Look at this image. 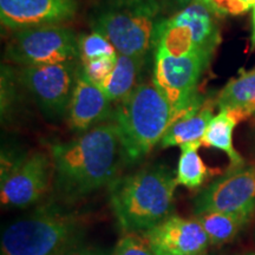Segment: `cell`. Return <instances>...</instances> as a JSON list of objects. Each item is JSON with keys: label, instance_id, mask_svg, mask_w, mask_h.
Instances as JSON below:
<instances>
[{"label": "cell", "instance_id": "7c38bea8", "mask_svg": "<svg viewBox=\"0 0 255 255\" xmlns=\"http://www.w3.org/2000/svg\"><path fill=\"white\" fill-rule=\"evenodd\" d=\"M142 235L155 255H202L212 245L196 218L170 215Z\"/></svg>", "mask_w": 255, "mask_h": 255}, {"label": "cell", "instance_id": "9c48e42d", "mask_svg": "<svg viewBox=\"0 0 255 255\" xmlns=\"http://www.w3.org/2000/svg\"><path fill=\"white\" fill-rule=\"evenodd\" d=\"M208 64L199 53L175 57L155 52L151 79L170 103L175 115L182 113L200 98L196 88Z\"/></svg>", "mask_w": 255, "mask_h": 255}, {"label": "cell", "instance_id": "cb8c5ba5", "mask_svg": "<svg viewBox=\"0 0 255 255\" xmlns=\"http://www.w3.org/2000/svg\"><path fill=\"white\" fill-rule=\"evenodd\" d=\"M111 255H155L145 238L137 233H127Z\"/></svg>", "mask_w": 255, "mask_h": 255}, {"label": "cell", "instance_id": "44dd1931", "mask_svg": "<svg viewBox=\"0 0 255 255\" xmlns=\"http://www.w3.org/2000/svg\"><path fill=\"white\" fill-rule=\"evenodd\" d=\"M195 218L208 234L212 245H223L233 241L250 221L242 216L220 212L203 213L195 215Z\"/></svg>", "mask_w": 255, "mask_h": 255}, {"label": "cell", "instance_id": "4fadbf2b", "mask_svg": "<svg viewBox=\"0 0 255 255\" xmlns=\"http://www.w3.org/2000/svg\"><path fill=\"white\" fill-rule=\"evenodd\" d=\"M115 103L104 89L96 84L79 66L76 84L70 100L66 121L70 129L83 133L113 119Z\"/></svg>", "mask_w": 255, "mask_h": 255}, {"label": "cell", "instance_id": "1f68e13d", "mask_svg": "<svg viewBox=\"0 0 255 255\" xmlns=\"http://www.w3.org/2000/svg\"><path fill=\"white\" fill-rule=\"evenodd\" d=\"M202 255H206V254H202Z\"/></svg>", "mask_w": 255, "mask_h": 255}, {"label": "cell", "instance_id": "603a6c76", "mask_svg": "<svg viewBox=\"0 0 255 255\" xmlns=\"http://www.w3.org/2000/svg\"><path fill=\"white\" fill-rule=\"evenodd\" d=\"M117 56H108L102 57V58L92 59L89 62L82 63V69L85 72L91 81H94L96 84L103 85L107 78L109 77L113 72V70L116 65Z\"/></svg>", "mask_w": 255, "mask_h": 255}, {"label": "cell", "instance_id": "5b68a950", "mask_svg": "<svg viewBox=\"0 0 255 255\" xmlns=\"http://www.w3.org/2000/svg\"><path fill=\"white\" fill-rule=\"evenodd\" d=\"M159 14L157 0H108L92 17L91 28L107 37L120 55L148 56Z\"/></svg>", "mask_w": 255, "mask_h": 255}, {"label": "cell", "instance_id": "484cf974", "mask_svg": "<svg viewBox=\"0 0 255 255\" xmlns=\"http://www.w3.org/2000/svg\"><path fill=\"white\" fill-rule=\"evenodd\" d=\"M113 252H110L107 248L96 247V246H87V245H81V246L73 248L69 251L68 253L63 255H111Z\"/></svg>", "mask_w": 255, "mask_h": 255}, {"label": "cell", "instance_id": "7402d4cb", "mask_svg": "<svg viewBox=\"0 0 255 255\" xmlns=\"http://www.w3.org/2000/svg\"><path fill=\"white\" fill-rule=\"evenodd\" d=\"M78 52L81 63L102 58V57L119 55L110 40L96 31L78 36Z\"/></svg>", "mask_w": 255, "mask_h": 255}, {"label": "cell", "instance_id": "8992f818", "mask_svg": "<svg viewBox=\"0 0 255 255\" xmlns=\"http://www.w3.org/2000/svg\"><path fill=\"white\" fill-rule=\"evenodd\" d=\"M5 58L21 68L75 62L79 58L78 36L62 25L15 31L6 46Z\"/></svg>", "mask_w": 255, "mask_h": 255}, {"label": "cell", "instance_id": "6da1fadb", "mask_svg": "<svg viewBox=\"0 0 255 255\" xmlns=\"http://www.w3.org/2000/svg\"><path fill=\"white\" fill-rule=\"evenodd\" d=\"M50 151L53 187L65 203L109 187L128 163L119 128L113 121L79 133L72 141L51 144Z\"/></svg>", "mask_w": 255, "mask_h": 255}, {"label": "cell", "instance_id": "5bb4252c", "mask_svg": "<svg viewBox=\"0 0 255 255\" xmlns=\"http://www.w3.org/2000/svg\"><path fill=\"white\" fill-rule=\"evenodd\" d=\"M219 15L201 0L190 2L168 19L174 24L186 25L193 34L197 53L210 62L216 47L221 43L218 24Z\"/></svg>", "mask_w": 255, "mask_h": 255}, {"label": "cell", "instance_id": "83f0119b", "mask_svg": "<svg viewBox=\"0 0 255 255\" xmlns=\"http://www.w3.org/2000/svg\"><path fill=\"white\" fill-rule=\"evenodd\" d=\"M251 49H255V6L253 7V32L251 37Z\"/></svg>", "mask_w": 255, "mask_h": 255}, {"label": "cell", "instance_id": "4316f807", "mask_svg": "<svg viewBox=\"0 0 255 255\" xmlns=\"http://www.w3.org/2000/svg\"><path fill=\"white\" fill-rule=\"evenodd\" d=\"M170 1L175 5V7H177V11H178V9L183 8L184 6L189 5L190 2L196 1V0H170Z\"/></svg>", "mask_w": 255, "mask_h": 255}, {"label": "cell", "instance_id": "4dcf8cb0", "mask_svg": "<svg viewBox=\"0 0 255 255\" xmlns=\"http://www.w3.org/2000/svg\"><path fill=\"white\" fill-rule=\"evenodd\" d=\"M254 241H255V228H254Z\"/></svg>", "mask_w": 255, "mask_h": 255}, {"label": "cell", "instance_id": "9a60e30c", "mask_svg": "<svg viewBox=\"0 0 255 255\" xmlns=\"http://www.w3.org/2000/svg\"><path fill=\"white\" fill-rule=\"evenodd\" d=\"M213 107L200 96L195 103L182 113L175 115L174 122L169 127L161 141L162 148L183 145L187 143H202L210 121L213 120Z\"/></svg>", "mask_w": 255, "mask_h": 255}, {"label": "cell", "instance_id": "3957f363", "mask_svg": "<svg viewBox=\"0 0 255 255\" xmlns=\"http://www.w3.org/2000/svg\"><path fill=\"white\" fill-rule=\"evenodd\" d=\"M87 229L78 212L44 203L2 229L0 255H63L83 245Z\"/></svg>", "mask_w": 255, "mask_h": 255}, {"label": "cell", "instance_id": "d6986e66", "mask_svg": "<svg viewBox=\"0 0 255 255\" xmlns=\"http://www.w3.org/2000/svg\"><path fill=\"white\" fill-rule=\"evenodd\" d=\"M152 49L155 52L175 57L197 53L189 27L171 23L169 19H161L158 23Z\"/></svg>", "mask_w": 255, "mask_h": 255}, {"label": "cell", "instance_id": "30bf717a", "mask_svg": "<svg viewBox=\"0 0 255 255\" xmlns=\"http://www.w3.org/2000/svg\"><path fill=\"white\" fill-rule=\"evenodd\" d=\"M52 182V159L39 151L25 154L14 168L1 177V205L6 208H28L46 195Z\"/></svg>", "mask_w": 255, "mask_h": 255}, {"label": "cell", "instance_id": "8fae6325", "mask_svg": "<svg viewBox=\"0 0 255 255\" xmlns=\"http://www.w3.org/2000/svg\"><path fill=\"white\" fill-rule=\"evenodd\" d=\"M78 0H0V20L8 30L62 25L78 13Z\"/></svg>", "mask_w": 255, "mask_h": 255}, {"label": "cell", "instance_id": "d4e9b609", "mask_svg": "<svg viewBox=\"0 0 255 255\" xmlns=\"http://www.w3.org/2000/svg\"><path fill=\"white\" fill-rule=\"evenodd\" d=\"M209 6L219 17L226 14H242L248 11L240 0H201Z\"/></svg>", "mask_w": 255, "mask_h": 255}, {"label": "cell", "instance_id": "ba28073f", "mask_svg": "<svg viewBox=\"0 0 255 255\" xmlns=\"http://www.w3.org/2000/svg\"><path fill=\"white\" fill-rule=\"evenodd\" d=\"M194 214L220 212L250 220L255 212V164H242L213 181L194 200Z\"/></svg>", "mask_w": 255, "mask_h": 255}, {"label": "cell", "instance_id": "f1b7e54d", "mask_svg": "<svg viewBox=\"0 0 255 255\" xmlns=\"http://www.w3.org/2000/svg\"><path fill=\"white\" fill-rule=\"evenodd\" d=\"M240 1L244 4L246 7L250 9V8H253L255 6V0H240Z\"/></svg>", "mask_w": 255, "mask_h": 255}, {"label": "cell", "instance_id": "e0dca14e", "mask_svg": "<svg viewBox=\"0 0 255 255\" xmlns=\"http://www.w3.org/2000/svg\"><path fill=\"white\" fill-rule=\"evenodd\" d=\"M239 122H241L240 117L234 111L227 109L220 110L219 114L210 121L202 138V145L225 152L231 161L232 168L245 164L244 157L235 150L233 144V133Z\"/></svg>", "mask_w": 255, "mask_h": 255}, {"label": "cell", "instance_id": "2e32d148", "mask_svg": "<svg viewBox=\"0 0 255 255\" xmlns=\"http://www.w3.org/2000/svg\"><path fill=\"white\" fill-rule=\"evenodd\" d=\"M219 110L234 111L241 121L255 115V69L229 81L216 97Z\"/></svg>", "mask_w": 255, "mask_h": 255}, {"label": "cell", "instance_id": "277c9868", "mask_svg": "<svg viewBox=\"0 0 255 255\" xmlns=\"http://www.w3.org/2000/svg\"><path fill=\"white\" fill-rule=\"evenodd\" d=\"M175 113L152 79L139 83L115 104L111 121L119 128L128 163H136L161 143Z\"/></svg>", "mask_w": 255, "mask_h": 255}, {"label": "cell", "instance_id": "52a82bcc", "mask_svg": "<svg viewBox=\"0 0 255 255\" xmlns=\"http://www.w3.org/2000/svg\"><path fill=\"white\" fill-rule=\"evenodd\" d=\"M77 62L23 66L18 73L20 84L30 92L41 114L56 121L66 117L78 73Z\"/></svg>", "mask_w": 255, "mask_h": 255}, {"label": "cell", "instance_id": "7a4b0ae2", "mask_svg": "<svg viewBox=\"0 0 255 255\" xmlns=\"http://www.w3.org/2000/svg\"><path fill=\"white\" fill-rule=\"evenodd\" d=\"M176 176L162 164L117 177L108 187L117 223L126 233H143L173 215Z\"/></svg>", "mask_w": 255, "mask_h": 255}, {"label": "cell", "instance_id": "ac0fdd59", "mask_svg": "<svg viewBox=\"0 0 255 255\" xmlns=\"http://www.w3.org/2000/svg\"><path fill=\"white\" fill-rule=\"evenodd\" d=\"M145 62L146 56L135 57L119 53L113 72L102 85L105 94L115 104L127 97L139 84L138 79Z\"/></svg>", "mask_w": 255, "mask_h": 255}, {"label": "cell", "instance_id": "f546056e", "mask_svg": "<svg viewBox=\"0 0 255 255\" xmlns=\"http://www.w3.org/2000/svg\"><path fill=\"white\" fill-rule=\"evenodd\" d=\"M244 255H255V253H247V254H244Z\"/></svg>", "mask_w": 255, "mask_h": 255}, {"label": "cell", "instance_id": "ffe728a7", "mask_svg": "<svg viewBox=\"0 0 255 255\" xmlns=\"http://www.w3.org/2000/svg\"><path fill=\"white\" fill-rule=\"evenodd\" d=\"M202 143H187L181 145V155L178 158L176 181L177 184L193 190L202 187L212 175V170L207 167L199 155Z\"/></svg>", "mask_w": 255, "mask_h": 255}]
</instances>
